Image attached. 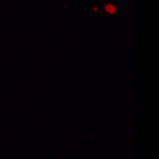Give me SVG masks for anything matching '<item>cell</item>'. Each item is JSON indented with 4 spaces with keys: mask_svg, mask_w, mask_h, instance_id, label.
Here are the masks:
<instances>
[{
    "mask_svg": "<svg viewBox=\"0 0 159 159\" xmlns=\"http://www.w3.org/2000/svg\"><path fill=\"white\" fill-rule=\"evenodd\" d=\"M106 10H107L109 13L113 14V13H115L116 9H115V7H114L113 5H107V7H106Z\"/></svg>",
    "mask_w": 159,
    "mask_h": 159,
    "instance_id": "cell-1",
    "label": "cell"
}]
</instances>
